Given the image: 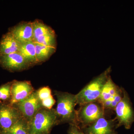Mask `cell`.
Wrapping results in <instances>:
<instances>
[{
	"instance_id": "obj_1",
	"label": "cell",
	"mask_w": 134,
	"mask_h": 134,
	"mask_svg": "<svg viewBox=\"0 0 134 134\" xmlns=\"http://www.w3.org/2000/svg\"><path fill=\"white\" fill-rule=\"evenodd\" d=\"M111 71V68L109 67L76 95L77 104L85 105L98 99L103 86L110 77Z\"/></svg>"
},
{
	"instance_id": "obj_2",
	"label": "cell",
	"mask_w": 134,
	"mask_h": 134,
	"mask_svg": "<svg viewBox=\"0 0 134 134\" xmlns=\"http://www.w3.org/2000/svg\"><path fill=\"white\" fill-rule=\"evenodd\" d=\"M58 121L55 110L42 108L28 122L29 134H47Z\"/></svg>"
},
{
	"instance_id": "obj_3",
	"label": "cell",
	"mask_w": 134,
	"mask_h": 134,
	"mask_svg": "<svg viewBox=\"0 0 134 134\" xmlns=\"http://www.w3.org/2000/svg\"><path fill=\"white\" fill-rule=\"evenodd\" d=\"M57 98V105L55 112L59 120L62 121L74 122L76 117L75 108L77 103L76 95L55 91Z\"/></svg>"
},
{
	"instance_id": "obj_4",
	"label": "cell",
	"mask_w": 134,
	"mask_h": 134,
	"mask_svg": "<svg viewBox=\"0 0 134 134\" xmlns=\"http://www.w3.org/2000/svg\"><path fill=\"white\" fill-rule=\"evenodd\" d=\"M123 96L115 108L119 126L123 125L129 129L134 121V112L127 92L123 91Z\"/></svg>"
},
{
	"instance_id": "obj_5",
	"label": "cell",
	"mask_w": 134,
	"mask_h": 134,
	"mask_svg": "<svg viewBox=\"0 0 134 134\" xmlns=\"http://www.w3.org/2000/svg\"><path fill=\"white\" fill-rule=\"evenodd\" d=\"M14 106L19 110L22 117L28 122H30L39 110L43 108L36 91Z\"/></svg>"
},
{
	"instance_id": "obj_6",
	"label": "cell",
	"mask_w": 134,
	"mask_h": 134,
	"mask_svg": "<svg viewBox=\"0 0 134 134\" xmlns=\"http://www.w3.org/2000/svg\"><path fill=\"white\" fill-rule=\"evenodd\" d=\"M34 91L30 82L13 81L11 86V99L9 104L14 106L28 98Z\"/></svg>"
},
{
	"instance_id": "obj_7",
	"label": "cell",
	"mask_w": 134,
	"mask_h": 134,
	"mask_svg": "<svg viewBox=\"0 0 134 134\" xmlns=\"http://www.w3.org/2000/svg\"><path fill=\"white\" fill-rule=\"evenodd\" d=\"M19 110L9 104L0 105V129L6 132L22 117Z\"/></svg>"
},
{
	"instance_id": "obj_8",
	"label": "cell",
	"mask_w": 134,
	"mask_h": 134,
	"mask_svg": "<svg viewBox=\"0 0 134 134\" xmlns=\"http://www.w3.org/2000/svg\"><path fill=\"white\" fill-rule=\"evenodd\" d=\"M0 65L10 72L24 70L30 66L19 52L0 55Z\"/></svg>"
},
{
	"instance_id": "obj_9",
	"label": "cell",
	"mask_w": 134,
	"mask_h": 134,
	"mask_svg": "<svg viewBox=\"0 0 134 134\" xmlns=\"http://www.w3.org/2000/svg\"><path fill=\"white\" fill-rule=\"evenodd\" d=\"M8 31L20 44L33 41L32 22L20 23L9 29Z\"/></svg>"
},
{
	"instance_id": "obj_10",
	"label": "cell",
	"mask_w": 134,
	"mask_h": 134,
	"mask_svg": "<svg viewBox=\"0 0 134 134\" xmlns=\"http://www.w3.org/2000/svg\"><path fill=\"white\" fill-rule=\"evenodd\" d=\"M93 103L85 105L81 110V119L85 123L94 122L103 117V110L99 106Z\"/></svg>"
},
{
	"instance_id": "obj_11",
	"label": "cell",
	"mask_w": 134,
	"mask_h": 134,
	"mask_svg": "<svg viewBox=\"0 0 134 134\" xmlns=\"http://www.w3.org/2000/svg\"><path fill=\"white\" fill-rule=\"evenodd\" d=\"M20 43L9 31L3 35L0 40V55L18 52Z\"/></svg>"
},
{
	"instance_id": "obj_12",
	"label": "cell",
	"mask_w": 134,
	"mask_h": 134,
	"mask_svg": "<svg viewBox=\"0 0 134 134\" xmlns=\"http://www.w3.org/2000/svg\"><path fill=\"white\" fill-rule=\"evenodd\" d=\"M30 66L38 63L36 58V46L33 41L20 44L18 52Z\"/></svg>"
},
{
	"instance_id": "obj_13",
	"label": "cell",
	"mask_w": 134,
	"mask_h": 134,
	"mask_svg": "<svg viewBox=\"0 0 134 134\" xmlns=\"http://www.w3.org/2000/svg\"><path fill=\"white\" fill-rule=\"evenodd\" d=\"M89 134H111L112 126L111 122L101 117L88 129Z\"/></svg>"
},
{
	"instance_id": "obj_14",
	"label": "cell",
	"mask_w": 134,
	"mask_h": 134,
	"mask_svg": "<svg viewBox=\"0 0 134 134\" xmlns=\"http://www.w3.org/2000/svg\"><path fill=\"white\" fill-rule=\"evenodd\" d=\"M119 89L110 77L103 86L98 100L103 104L110 99H113L114 96Z\"/></svg>"
},
{
	"instance_id": "obj_15",
	"label": "cell",
	"mask_w": 134,
	"mask_h": 134,
	"mask_svg": "<svg viewBox=\"0 0 134 134\" xmlns=\"http://www.w3.org/2000/svg\"><path fill=\"white\" fill-rule=\"evenodd\" d=\"M32 23L33 42L41 36L54 32L50 26L45 24L40 20L36 19Z\"/></svg>"
},
{
	"instance_id": "obj_16",
	"label": "cell",
	"mask_w": 134,
	"mask_h": 134,
	"mask_svg": "<svg viewBox=\"0 0 134 134\" xmlns=\"http://www.w3.org/2000/svg\"><path fill=\"white\" fill-rule=\"evenodd\" d=\"M36 46V58L38 63L45 61L55 52L56 47L46 46L34 43Z\"/></svg>"
},
{
	"instance_id": "obj_17",
	"label": "cell",
	"mask_w": 134,
	"mask_h": 134,
	"mask_svg": "<svg viewBox=\"0 0 134 134\" xmlns=\"http://www.w3.org/2000/svg\"><path fill=\"white\" fill-rule=\"evenodd\" d=\"M5 132L9 134H29L28 122L22 117Z\"/></svg>"
},
{
	"instance_id": "obj_18",
	"label": "cell",
	"mask_w": 134,
	"mask_h": 134,
	"mask_svg": "<svg viewBox=\"0 0 134 134\" xmlns=\"http://www.w3.org/2000/svg\"><path fill=\"white\" fill-rule=\"evenodd\" d=\"M34 42L38 43L46 46L56 48L57 42L55 32L41 36L37 39L36 41Z\"/></svg>"
},
{
	"instance_id": "obj_19",
	"label": "cell",
	"mask_w": 134,
	"mask_h": 134,
	"mask_svg": "<svg viewBox=\"0 0 134 134\" xmlns=\"http://www.w3.org/2000/svg\"><path fill=\"white\" fill-rule=\"evenodd\" d=\"M12 82H8L0 86V100L5 102L11 99Z\"/></svg>"
},
{
	"instance_id": "obj_20",
	"label": "cell",
	"mask_w": 134,
	"mask_h": 134,
	"mask_svg": "<svg viewBox=\"0 0 134 134\" xmlns=\"http://www.w3.org/2000/svg\"><path fill=\"white\" fill-rule=\"evenodd\" d=\"M36 91L38 98L41 102L52 96L51 90L47 86L42 87Z\"/></svg>"
},
{
	"instance_id": "obj_21",
	"label": "cell",
	"mask_w": 134,
	"mask_h": 134,
	"mask_svg": "<svg viewBox=\"0 0 134 134\" xmlns=\"http://www.w3.org/2000/svg\"><path fill=\"white\" fill-rule=\"evenodd\" d=\"M41 105L43 108L47 109H52L53 106L55 103V100L52 96L45 100L41 101Z\"/></svg>"
},
{
	"instance_id": "obj_22",
	"label": "cell",
	"mask_w": 134,
	"mask_h": 134,
	"mask_svg": "<svg viewBox=\"0 0 134 134\" xmlns=\"http://www.w3.org/2000/svg\"><path fill=\"white\" fill-rule=\"evenodd\" d=\"M70 127L69 134H83L78 129L77 127L74 125L71 124Z\"/></svg>"
},
{
	"instance_id": "obj_23",
	"label": "cell",
	"mask_w": 134,
	"mask_h": 134,
	"mask_svg": "<svg viewBox=\"0 0 134 134\" xmlns=\"http://www.w3.org/2000/svg\"><path fill=\"white\" fill-rule=\"evenodd\" d=\"M121 91L119 89H118V90L116 92L115 95L114 96L113 99L115 100L117 103H119L122 98L121 96Z\"/></svg>"
},
{
	"instance_id": "obj_24",
	"label": "cell",
	"mask_w": 134,
	"mask_h": 134,
	"mask_svg": "<svg viewBox=\"0 0 134 134\" xmlns=\"http://www.w3.org/2000/svg\"><path fill=\"white\" fill-rule=\"evenodd\" d=\"M113 99H108V100H106L102 104H103V106L105 107H106V108H110V106H111V104Z\"/></svg>"
},
{
	"instance_id": "obj_25",
	"label": "cell",
	"mask_w": 134,
	"mask_h": 134,
	"mask_svg": "<svg viewBox=\"0 0 134 134\" xmlns=\"http://www.w3.org/2000/svg\"><path fill=\"white\" fill-rule=\"evenodd\" d=\"M118 103L115 101V100L113 99L112 101L111 104V106H110V108H115L116 106L117 105Z\"/></svg>"
},
{
	"instance_id": "obj_26",
	"label": "cell",
	"mask_w": 134,
	"mask_h": 134,
	"mask_svg": "<svg viewBox=\"0 0 134 134\" xmlns=\"http://www.w3.org/2000/svg\"><path fill=\"white\" fill-rule=\"evenodd\" d=\"M0 134H9L7 132H3V131H1L0 132Z\"/></svg>"
}]
</instances>
